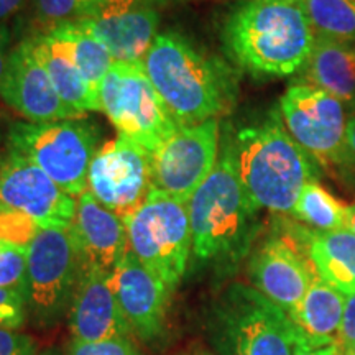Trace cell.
Returning a JSON list of instances; mask_svg holds the SVG:
<instances>
[{"label": "cell", "instance_id": "obj_1", "mask_svg": "<svg viewBox=\"0 0 355 355\" xmlns=\"http://www.w3.org/2000/svg\"><path fill=\"white\" fill-rule=\"evenodd\" d=\"M235 66L255 79H283L303 71L316 33L303 0H248L235 6L220 30Z\"/></svg>", "mask_w": 355, "mask_h": 355}, {"label": "cell", "instance_id": "obj_2", "mask_svg": "<svg viewBox=\"0 0 355 355\" xmlns=\"http://www.w3.org/2000/svg\"><path fill=\"white\" fill-rule=\"evenodd\" d=\"M259 212L235 166L232 135L222 137L214 170L188 201L194 260L225 272L250 255L260 232Z\"/></svg>", "mask_w": 355, "mask_h": 355}, {"label": "cell", "instance_id": "obj_3", "mask_svg": "<svg viewBox=\"0 0 355 355\" xmlns=\"http://www.w3.org/2000/svg\"><path fill=\"white\" fill-rule=\"evenodd\" d=\"M141 66L181 127L219 119L237 104L232 66L198 50L180 33H158Z\"/></svg>", "mask_w": 355, "mask_h": 355}, {"label": "cell", "instance_id": "obj_4", "mask_svg": "<svg viewBox=\"0 0 355 355\" xmlns=\"http://www.w3.org/2000/svg\"><path fill=\"white\" fill-rule=\"evenodd\" d=\"M232 150L241 183L257 211L291 214L304 184L322 175L286 130L278 107L235 133Z\"/></svg>", "mask_w": 355, "mask_h": 355}, {"label": "cell", "instance_id": "obj_5", "mask_svg": "<svg viewBox=\"0 0 355 355\" xmlns=\"http://www.w3.org/2000/svg\"><path fill=\"white\" fill-rule=\"evenodd\" d=\"M206 331L219 355H300L313 347L285 309L245 283L222 291Z\"/></svg>", "mask_w": 355, "mask_h": 355}, {"label": "cell", "instance_id": "obj_6", "mask_svg": "<svg viewBox=\"0 0 355 355\" xmlns=\"http://www.w3.org/2000/svg\"><path fill=\"white\" fill-rule=\"evenodd\" d=\"M8 153L43 170L71 196L87 189V173L97 152V130L84 119L46 123L15 122L8 128Z\"/></svg>", "mask_w": 355, "mask_h": 355}, {"label": "cell", "instance_id": "obj_7", "mask_svg": "<svg viewBox=\"0 0 355 355\" xmlns=\"http://www.w3.org/2000/svg\"><path fill=\"white\" fill-rule=\"evenodd\" d=\"M123 222L132 254L175 291L184 278L193 248L188 204L153 188Z\"/></svg>", "mask_w": 355, "mask_h": 355}, {"label": "cell", "instance_id": "obj_8", "mask_svg": "<svg viewBox=\"0 0 355 355\" xmlns=\"http://www.w3.org/2000/svg\"><path fill=\"white\" fill-rule=\"evenodd\" d=\"M99 102L119 135L150 155L180 127L141 64L115 61L101 84Z\"/></svg>", "mask_w": 355, "mask_h": 355}, {"label": "cell", "instance_id": "obj_9", "mask_svg": "<svg viewBox=\"0 0 355 355\" xmlns=\"http://www.w3.org/2000/svg\"><path fill=\"white\" fill-rule=\"evenodd\" d=\"M81 263L69 229H40L28 245L26 309L40 329L68 316Z\"/></svg>", "mask_w": 355, "mask_h": 355}, {"label": "cell", "instance_id": "obj_10", "mask_svg": "<svg viewBox=\"0 0 355 355\" xmlns=\"http://www.w3.org/2000/svg\"><path fill=\"white\" fill-rule=\"evenodd\" d=\"M286 130L319 168L343 170L347 105L321 89L296 81L278 102Z\"/></svg>", "mask_w": 355, "mask_h": 355}, {"label": "cell", "instance_id": "obj_11", "mask_svg": "<svg viewBox=\"0 0 355 355\" xmlns=\"http://www.w3.org/2000/svg\"><path fill=\"white\" fill-rule=\"evenodd\" d=\"M219 150V119L180 125L152 153L153 188L188 204L214 170Z\"/></svg>", "mask_w": 355, "mask_h": 355}, {"label": "cell", "instance_id": "obj_12", "mask_svg": "<svg viewBox=\"0 0 355 355\" xmlns=\"http://www.w3.org/2000/svg\"><path fill=\"white\" fill-rule=\"evenodd\" d=\"M153 189L152 155L123 135L97 150L87 173V191L127 220Z\"/></svg>", "mask_w": 355, "mask_h": 355}, {"label": "cell", "instance_id": "obj_13", "mask_svg": "<svg viewBox=\"0 0 355 355\" xmlns=\"http://www.w3.org/2000/svg\"><path fill=\"white\" fill-rule=\"evenodd\" d=\"M252 286L288 314L304 298L318 277L304 248L288 227L270 234L252 248L247 265Z\"/></svg>", "mask_w": 355, "mask_h": 355}, {"label": "cell", "instance_id": "obj_14", "mask_svg": "<svg viewBox=\"0 0 355 355\" xmlns=\"http://www.w3.org/2000/svg\"><path fill=\"white\" fill-rule=\"evenodd\" d=\"M0 206L21 212L40 229H69L78 198L32 162L7 152L0 163Z\"/></svg>", "mask_w": 355, "mask_h": 355}, {"label": "cell", "instance_id": "obj_15", "mask_svg": "<svg viewBox=\"0 0 355 355\" xmlns=\"http://www.w3.org/2000/svg\"><path fill=\"white\" fill-rule=\"evenodd\" d=\"M0 97L26 122L46 123L84 119V114L66 104L58 94L30 37L12 48L0 84Z\"/></svg>", "mask_w": 355, "mask_h": 355}, {"label": "cell", "instance_id": "obj_16", "mask_svg": "<svg viewBox=\"0 0 355 355\" xmlns=\"http://www.w3.org/2000/svg\"><path fill=\"white\" fill-rule=\"evenodd\" d=\"M76 21L109 48L115 61L141 64L158 37V0H99Z\"/></svg>", "mask_w": 355, "mask_h": 355}, {"label": "cell", "instance_id": "obj_17", "mask_svg": "<svg viewBox=\"0 0 355 355\" xmlns=\"http://www.w3.org/2000/svg\"><path fill=\"white\" fill-rule=\"evenodd\" d=\"M110 283L132 334L150 345L162 343L168 329L170 288L130 248L114 268Z\"/></svg>", "mask_w": 355, "mask_h": 355}, {"label": "cell", "instance_id": "obj_18", "mask_svg": "<svg viewBox=\"0 0 355 355\" xmlns=\"http://www.w3.org/2000/svg\"><path fill=\"white\" fill-rule=\"evenodd\" d=\"M69 232L76 245L81 272L99 270L112 273L128 250L125 222L102 206L87 189L78 198Z\"/></svg>", "mask_w": 355, "mask_h": 355}, {"label": "cell", "instance_id": "obj_19", "mask_svg": "<svg viewBox=\"0 0 355 355\" xmlns=\"http://www.w3.org/2000/svg\"><path fill=\"white\" fill-rule=\"evenodd\" d=\"M110 275L84 270L68 311L71 340L96 343L109 337H132L127 319L110 283Z\"/></svg>", "mask_w": 355, "mask_h": 355}, {"label": "cell", "instance_id": "obj_20", "mask_svg": "<svg viewBox=\"0 0 355 355\" xmlns=\"http://www.w3.org/2000/svg\"><path fill=\"white\" fill-rule=\"evenodd\" d=\"M303 245L318 277L345 296L355 291V234L349 229L319 232L303 224H288Z\"/></svg>", "mask_w": 355, "mask_h": 355}, {"label": "cell", "instance_id": "obj_21", "mask_svg": "<svg viewBox=\"0 0 355 355\" xmlns=\"http://www.w3.org/2000/svg\"><path fill=\"white\" fill-rule=\"evenodd\" d=\"M344 102L352 112L355 105V53L350 43L318 37L303 68V81Z\"/></svg>", "mask_w": 355, "mask_h": 355}, {"label": "cell", "instance_id": "obj_22", "mask_svg": "<svg viewBox=\"0 0 355 355\" xmlns=\"http://www.w3.org/2000/svg\"><path fill=\"white\" fill-rule=\"evenodd\" d=\"M345 298L347 296L344 293L316 277L304 298L290 313V318L313 347L339 344Z\"/></svg>", "mask_w": 355, "mask_h": 355}, {"label": "cell", "instance_id": "obj_23", "mask_svg": "<svg viewBox=\"0 0 355 355\" xmlns=\"http://www.w3.org/2000/svg\"><path fill=\"white\" fill-rule=\"evenodd\" d=\"M30 38L61 99L81 114L102 112L99 96L92 91L55 38L50 33H33Z\"/></svg>", "mask_w": 355, "mask_h": 355}, {"label": "cell", "instance_id": "obj_24", "mask_svg": "<svg viewBox=\"0 0 355 355\" xmlns=\"http://www.w3.org/2000/svg\"><path fill=\"white\" fill-rule=\"evenodd\" d=\"M44 33H50L55 38L92 91L99 96L101 84L115 63L109 48L91 30L78 21L58 25Z\"/></svg>", "mask_w": 355, "mask_h": 355}, {"label": "cell", "instance_id": "obj_25", "mask_svg": "<svg viewBox=\"0 0 355 355\" xmlns=\"http://www.w3.org/2000/svg\"><path fill=\"white\" fill-rule=\"evenodd\" d=\"M291 216L300 224L319 232L347 229V204L339 201L319 181L304 184Z\"/></svg>", "mask_w": 355, "mask_h": 355}, {"label": "cell", "instance_id": "obj_26", "mask_svg": "<svg viewBox=\"0 0 355 355\" xmlns=\"http://www.w3.org/2000/svg\"><path fill=\"white\" fill-rule=\"evenodd\" d=\"M303 3L318 37L355 43V0H303Z\"/></svg>", "mask_w": 355, "mask_h": 355}, {"label": "cell", "instance_id": "obj_27", "mask_svg": "<svg viewBox=\"0 0 355 355\" xmlns=\"http://www.w3.org/2000/svg\"><path fill=\"white\" fill-rule=\"evenodd\" d=\"M99 0H32L35 33L50 32L58 25L76 21Z\"/></svg>", "mask_w": 355, "mask_h": 355}, {"label": "cell", "instance_id": "obj_28", "mask_svg": "<svg viewBox=\"0 0 355 355\" xmlns=\"http://www.w3.org/2000/svg\"><path fill=\"white\" fill-rule=\"evenodd\" d=\"M28 247L6 243L0 250V290H19L26 295Z\"/></svg>", "mask_w": 355, "mask_h": 355}, {"label": "cell", "instance_id": "obj_29", "mask_svg": "<svg viewBox=\"0 0 355 355\" xmlns=\"http://www.w3.org/2000/svg\"><path fill=\"white\" fill-rule=\"evenodd\" d=\"M38 230L40 227L30 217L0 206V242L28 247Z\"/></svg>", "mask_w": 355, "mask_h": 355}, {"label": "cell", "instance_id": "obj_30", "mask_svg": "<svg viewBox=\"0 0 355 355\" xmlns=\"http://www.w3.org/2000/svg\"><path fill=\"white\" fill-rule=\"evenodd\" d=\"M66 355H144L132 337H109L96 343L71 340Z\"/></svg>", "mask_w": 355, "mask_h": 355}, {"label": "cell", "instance_id": "obj_31", "mask_svg": "<svg viewBox=\"0 0 355 355\" xmlns=\"http://www.w3.org/2000/svg\"><path fill=\"white\" fill-rule=\"evenodd\" d=\"M26 295L19 290H0V326L19 329L26 321Z\"/></svg>", "mask_w": 355, "mask_h": 355}, {"label": "cell", "instance_id": "obj_32", "mask_svg": "<svg viewBox=\"0 0 355 355\" xmlns=\"http://www.w3.org/2000/svg\"><path fill=\"white\" fill-rule=\"evenodd\" d=\"M37 349L32 336L0 326V355H37Z\"/></svg>", "mask_w": 355, "mask_h": 355}, {"label": "cell", "instance_id": "obj_33", "mask_svg": "<svg viewBox=\"0 0 355 355\" xmlns=\"http://www.w3.org/2000/svg\"><path fill=\"white\" fill-rule=\"evenodd\" d=\"M339 347L343 350V355H347L350 350L355 349V291L345 298L344 319L339 332Z\"/></svg>", "mask_w": 355, "mask_h": 355}, {"label": "cell", "instance_id": "obj_34", "mask_svg": "<svg viewBox=\"0 0 355 355\" xmlns=\"http://www.w3.org/2000/svg\"><path fill=\"white\" fill-rule=\"evenodd\" d=\"M343 170L355 176V112H350L347 119Z\"/></svg>", "mask_w": 355, "mask_h": 355}, {"label": "cell", "instance_id": "obj_35", "mask_svg": "<svg viewBox=\"0 0 355 355\" xmlns=\"http://www.w3.org/2000/svg\"><path fill=\"white\" fill-rule=\"evenodd\" d=\"M10 42H12V33L8 25H0V84H2L3 74H6V68L8 63V56H10Z\"/></svg>", "mask_w": 355, "mask_h": 355}, {"label": "cell", "instance_id": "obj_36", "mask_svg": "<svg viewBox=\"0 0 355 355\" xmlns=\"http://www.w3.org/2000/svg\"><path fill=\"white\" fill-rule=\"evenodd\" d=\"M26 0H0V25H6L8 20L24 8Z\"/></svg>", "mask_w": 355, "mask_h": 355}, {"label": "cell", "instance_id": "obj_37", "mask_svg": "<svg viewBox=\"0 0 355 355\" xmlns=\"http://www.w3.org/2000/svg\"><path fill=\"white\" fill-rule=\"evenodd\" d=\"M300 355H343L339 344H327L321 347H308L304 349Z\"/></svg>", "mask_w": 355, "mask_h": 355}, {"label": "cell", "instance_id": "obj_38", "mask_svg": "<svg viewBox=\"0 0 355 355\" xmlns=\"http://www.w3.org/2000/svg\"><path fill=\"white\" fill-rule=\"evenodd\" d=\"M347 229L355 234V202L347 206Z\"/></svg>", "mask_w": 355, "mask_h": 355}, {"label": "cell", "instance_id": "obj_39", "mask_svg": "<svg viewBox=\"0 0 355 355\" xmlns=\"http://www.w3.org/2000/svg\"><path fill=\"white\" fill-rule=\"evenodd\" d=\"M180 355H216V354H212V352H209V350L201 349V347H193V349L186 350V352L180 354Z\"/></svg>", "mask_w": 355, "mask_h": 355}, {"label": "cell", "instance_id": "obj_40", "mask_svg": "<svg viewBox=\"0 0 355 355\" xmlns=\"http://www.w3.org/2000/svg\"><path fill=\"white\" fill-rule=\"evenodd\" d=\"M40 355H63V354H61L58 349L51 347V349H46V350H44V352H42Z\"/></svg>", "mask_w": 355, "mask_h": 355}, {"label": "cell", "instance_id": "obj_41", "mask_svg": "<svg viewBox=\"0 0 355 355\" xmlns=\"http://www.w3.org/2000/svg\"><path fill=\"white\" fill-rule=\"evenodd\" d=\"M2 159H3V157H2V146H0V163H2Z\"/></svg>", "mask_w": 355, "mask_h": 355}, {"label": "cell", "instance_id": "obj_42", "mask_svg": "<svg viewBox=\"0 0 355 355\" xmlns=\"http://www.w3.org/2000/svg\"><path fill=\"white\" fill-rule=\"evenodd\" d=\"M347 355H355V349H352V350H350V352H349Z\"/></svg>", "mask_w": 355, "mask_h": 355}, {"label": "cell", "instance_id": "obj_43", "mask_svg": "<svg viewBox=\"0 0 355 355\" xmlns=\"http://www.w3.org/2000/svg\"><path fill=\"white\" fill-rule=\"evenodd\" d=\"M239 2H248V0H239Z\"/></svg>", "mask_w": 355, "mask_h": 355}, {"label": "cell", "instance_id": "obj_44", "mask_svg": "<svg viewBox=\"0 0 355 355\" xmlns=\"http://www.w3.org/2000/svg\"><path fill=\"white\" fill-rule=\"evenodd\" d=\"M352 46H354V53H355V43H354V44H352Z\"/></svg>", "mask_w": 355, "mask_h": 355}, {"label": "cell", "instance_id": "obj_45", "mask_svg": "<svg viewBox=\"0 0 355 355\" xmlns=\"http://www.w3.org/2000/svg\"><path fill=\"white\" fill-rule=\"evenodd\" d=\"M352 112H355V105H354V110H352Z\"/></svg>", "mask_w": 355, "mask_h": 355}]
</instances>
